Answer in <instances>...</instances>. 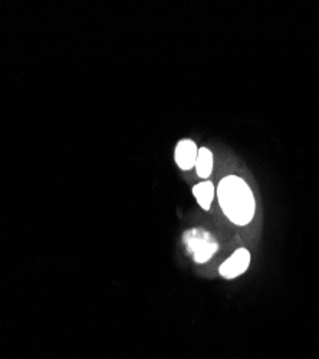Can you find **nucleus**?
<instances>
[{
  "label": "nucleus",
  "mask_w": 319,
  "mask_h": 359,
  "mask_svg": "<svg viewBox=\"0 0 319 359\" xmlns=\"http://www.w3.org/2000/svg\"><path fill=\"white\" fill-rule=\"evenodd\" d=\"M194 167H196L197 175L200 178L210 177V174L213 171V154L209 148H206V147L198 148Z\"/></svg>",
  "instance_id": "obj_6"
},
{
  "label": "nucleus",
  "mask_w": 319,
  "mask_h": 359,
  "mask_svg": "<svg viewBox=\"0 0 319 359\" xmlns=\"http://www.w3.org/2000/svg\"><path fill=\"white\" fill-rule=\"evenodd\" d=\"M217 198L226 217L238 226H245L254 216V197L245 180L236 175L224 177L217 187Z\"/></svg>",
  "instance_id": "obj_1"
},
{
  "label": "nucleus",
  "mask_w": 319,
  "mask_h": 359,
  "mask_svg": "<svg viewBox=\"0 0 319 359\" xmlns=\"http://www.w3.org/2000/svg\"><path fill=\"white\" fill-rule=\"evenodd\" d=\"M184 242L189 253L196 263H206L217 252L219 245L213 241V237L198 229L190 230L184 234Z\"/></svg>",
  "instance_id": "obj_2"
},
{
  "label": "nucleus",
  "mask_w": 319,
  "mask_h": 359,
  "mask_svg": "<svg viewBox=\"0 0 319 359\" xmlns=\"http://www.w3.org/2000/svg\"><path fill=\"white\" fill-rule=\"evenodd\" d=\"M193 194L197 198L198 205L203 210H210V205L215 198V186L210 182H203L193 187Z\"/></svg>",
  "instance_id": "obj_5"
},
{
  "label": "nucleus",
  "mask_w": 319,
  "mask_h": 359,
  "mask_svg": "<svg viewBox=\"0 0 319 359\" xmlns=\"http://www.w3.org/2000/svg\"><path fill=\"white\" fill-rule=\"evenodd\" d=\"M250 263V253L246 249H238L219 269L224 279H235L243 275Z\"/></svg>",
  "instance_id": "obj_3"
},
{
  "label": "nucleus",
  "mask_w": 319,
  "mask_h": 359,
  "mask_svg": "<svg viewBox=\"0 0 319 359\" xmlns=\"http://www.w3.org/2000/svg\"><path fill=\"white\" fill-rule=\"evenodd\" d=\"M197 153H198V148L193 140H182L176 147V154H174V158H176V163L182 170L187 171L194 167Z\"/></svg>",
  "instance_id": "obj_4"
}]
</instances>
